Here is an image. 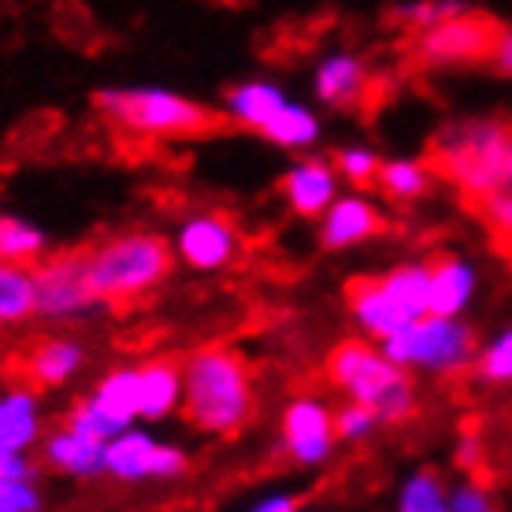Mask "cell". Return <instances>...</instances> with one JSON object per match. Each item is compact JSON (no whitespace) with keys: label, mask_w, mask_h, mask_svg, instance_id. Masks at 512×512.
Returning <instances> with one entry per match:
<instances>
[{"label":"cell","mask_w":512,"mask_h":512,"mask_svg":"<svg viewBox=\"0 0 512 512\" xmlns=\"http://www.w3.org/2000/svg\"><path fill=\"white\" fill-rule=\"evenodd\" d=\"M427 160L468 205L505 186L512 175V123L501 116L449 119L435 130Z\"/></svg>","instance_id":"1"},{"label":"cell","mask_w":512,"mask_h":512,"mask_svg":"<svg viewBox=\"0 0 512 512\" xmlns=\"http://www.w3.org/2000/svg\"><path fill=\"white\" fill-rule=\"evenodd\" d=\"M93 112L108 127L145 141H190L219 130L223 116L197 97L171 86L134 82V86H101L93 93Z\"/></svg>","instance_id":"2"},{"label":"cell","mask_w":512,"mask_h":512,"mask_svg":"<svg viewBox=\"0 0 512 512\" xmlns=\"http://www.w3.org/2000/svg\"><path fill=\"white\" fill-rule=\"evenodd\" d=\"M86 260H90V286L97 301L112 305L116 312H127L134 301L153 294L171 275L175 245L153 231H119L86 245Z\"/></svg>","instance_id":"3"},{"label":"cell","mask_w":512,"mask_h":512,"mask_svg":"<svg viewBox=\"0 0 512 512\" xmlns=\"http://www.w3.org/2000/svg\"><path fill=\"white\" fill-rule=\"evenodd\" d=\"M253 416L249 364L234 349H205L186 368V420L201 431L234 435Z\"/></svg>","instance_id":"4"},{"label":"cell","mask_w":512,"mask_h":512,"mask_svg":"<svg viewBox=\"0 0 512 512\" xmlns=\"http://www.w3.org/2000/svg\"><path fill=\"white\" fill-rule=\"evenodd\" d=\"M327 379L346 386L360 405L383 420H405L412 412V386L386 357L364 342H342L327 357Z\"/></svg>","instance_id":"5"},{"label":"cell","mask_w":512,"mask_h":512,"mask_svg":"<svg viewBox=\"0 0 512 512\" xmlns=\"http://www.w3.org/2000/svg\"><path fill=\"white\" fill-rule=\"evenodd\" d=\"M498 26L501 23H494L490 15L468 8V12L453 15L446 23L423 30V34H412V56H416L423 67L487 64Z\"/></svg>","instance_id":"6"},{"label":"cell","mask_w":512,"mask_h":512,"mask_svg":"<svg viewBox=\"0 0 512 512\" xmlns=\"http://www.w3.org/2000/svg\"><path fill=\"white\" fill-rule=\"evenodd\" d=\"M475 338L468 327L453 323V316H420L401 331L386 334V353L394 360H416L431 368H461L472 357Z\"/></svg>","instance_id":"7"},{"label":"cell","mask_w":512,"mask_h":512,"mask_svg":"<svg viewBox=\"0 0 512 512\" xmlns=\"http://www.w3.org/2000/svg\"><path fill=\"white\" fill-rule=\"evenodd\" d=\"M34 294H38V312H45V316H71V312L93 305L97 294L90 286L86 245L41 256L34 264Z\"/></svg>","instance_id":"8"},{"label":"cell","mask_w":512,"mask_h":512,"mask_svg":"<svg viewBox=\"0 0 512 512\" xmlns=\"http://www.w3.org/2000/svg\"><path fill=\"white\" fill-rule=\"evenodd\" d=\"M175 253L197 271L227 268L234 256L242 253V231L227 212H193L179 223L175 234Z\"/></svg>","instance_id":"9"},{"label":"cell","mask_w":512,"mask_h":512,"mask_svg":"<svg viewBox=\"0 0 512 512\" xmlns=\"http://www.w3.org/2000/svg\"><path fill=\"white\" fill-rule=\"evenodd\" d=\"M312 97L323 108L353 112L372 97V67L357 49H327L312 67Z\"/></svg>","instance_id":"10"},{"label":"cell","mask_w":512,"mask_h":512,"mask_svg":"<svg viewBox=\"0 0 512 512\" xmlns=\"http://www.w3.org/2000/svg\"><path fill=\"white\" fill-rule=\"evenodd\" d=\"M338 171H334V160L327 156H316V153H305L297 156L294 164L282 171V201L290 205L294 216H305V219H320L331 201L338 197Z\"/></svg>","instance_id":"11"},{"label":"cell","mask_w":512,"mask_h":512,"mask_svg":"<svg viewBox=\"0 0 512 512\" xmlns=\"http://www.w3.org/2000/svg\"><path fill=\"white\" fill-rule=\"evenodd\" d=\"M286 104H290V93H286L282 82H275V78H242V82L227 86L223 101H219V116L231 127L264 134L268 123L279 116Z\"/></svg>","instance_id":"12"},{"label":"cell","mask_w":512,"mask_h":512,"mask_svg":"<svg viewBox=\"0 0 512 512\" xmlns=\"http://www.w3.org/2000/svg\"><path fill=\"white\" fill-rule=\"evenodd\" d=\"M386 231V216L364 193H338L331 208L320 216V245L323 249H349Z\"/></svg>","instance_id":"13"},{"label":"cell","mask_w":512,"mask_h":512,"mask_svg":"<svg viewBox=\"0 0 512 512\" xmlns=\"http://www.w3.org/2000/svg\"><path fill=\"white\" fill-rule=\"evenodd\" d=\"M78 364V349L67 346V342H34L30 349H23V353H15L12 360H8V379H12V386L23 394V386H30V390H41V386L49 383H60L64 375L75 372Z\"/></svg>","instance_id":"14"},{"label":"cell","mask_w":512,"mask_h":512,"mask_svg":"<svg viewBox=\"0 0 512 512\" xmlns=\"http://www.w3.org/2000/svg\"><path fill=\"white\" fill-rule=\"evenodd\" d=\"M104 464L123 479H138V475H175L186 468L175 449H160L149 438L127 435L112 449H104Z\"/></svg>","instance_id":"15"},{"label":"cell","mask_w":512,"mask_h":512,"mask_svg":"<svg viewBox=\"0 0 512 512\" xmlns=\"http://www.w3.org/2000/svg\"><path fill=\"white\" fill-rule=\"evenodd\" d=\"M346 297H349V308H353V316H357L368 331L375 334H394L401 331L405 323H412L401 308H397V301L390 294H386V286L379 275H360V279H353L346 286Z\"/></svg>","instance_id":"16"},{"label":"cell","mask_w":512,"mask_h":512,"mask_svg":"<svg viewBox=\"0 0 512 512\" xmlns=\"http://www.w3.org/2000/svg\"><path fill=\"white\" fill-rule=\"evenodd\" d=\"M431 297H427V312L431 316H457L475 286V271L464 264L461 256H435L431 264Z\"/></svg>","instance_id":"17"},{"label":"cell","mask_w":512,"mask_h":512,"mask_svg":"<svg viewBox=\"0 0 512 512\" xmlns=\"http://www.w3.org/2000/svg\"><path fill=\"white\" fill-rule=\"evenodd\" d=\"M435 182H438V175L427 156H394V160H383L375 186H379L390 201H397V205H412V201L427 197Z\"/></svg>","instance_id":"18"},{"label":"cell","mask_w":512,"mask_h":512,"mask_svg":"<svg viewBox=\"0 0 512 512\" xmlns=\"http://www.w3.org/2000/svg\"><path fill=\"white\" fill-rule=\"evenodd\" d=\"M286 442L294 449L297 461H320L331 449V420L320 405L312 401H297L294 409L286 412Z\"/></svg>","instance_id":"19"},{"label":"cell","mask_w":512,"mask_h":512,"mask_svg":"<svg viewBox=\"0 0 512 512\" xmlns=\"http://www.w3.org/2000/svg\"><path fill=\"white\" fill-rule=\"evenodd\" d=\"M38 312V294H34V268L0 260V323L26 320Z\"/></svg>","instance_id":"20"},{"label":"cell","mask_w":512,"mask_h":512,"mask_svg":"<svg viewBox=\"0 0 512 512\" xmlns=\"http://www.w3.org/2000/svg\"><path fill=\"white\" fill-rule=\"evenodd\" d=\"M141 386V412L164 416L179 397V360H153L138 372Z\"/></svg>","instance_id":"21"},{"label":"cell","mask_w":512,"mask_h":512,"mask_svg":"<svg viewBox=\"0 0 512 512\" xmlns=\"http://www.w3.org/2000/svg\"><path fill=\"white\" fill-rule=\"evenodd\" d=\"M468 8H475L472 0H401V4L390 8V19L405 34H423V30L446 23L453 15L468 12Z\"/></svg>","instance_id":"22"},{"label":"cell","mask_w":512,"mask_h":512,"mask_svg":"<svg viewBox=\"0 0 512 512\" xmlns=\"http://www.w3.org/2000/svg\"><path fill=\"white\" fill-rule=\"evenodd\" d=\"M45 256V234L19 216H0V260L34 268Z\"/></svg>","instance_id":"23"},{"label":"cell","mask_w":512,"mask_h":512,"mask_svg":"<svg viewBox=\"0 0 512 512\" xmlns=\"http://www.w3.org/2000/svg\"><path fill=\"white\" fill-rule=\"evenodd\" d=\"M472 208H475V216H479V223L487 227L494 249L512 256V182L498 186V190L487 193V197H479Z\"/></svg>","instance_id":"24"},{"label":"cell","mask_w":512,"mask_h":512,"mask_svg":"<svg viewBox=\"0 0 512 512\" xmlns=\"http://www.w3.org/2000/svg\"><path fill=\"white\" fill-rule=\"evenodd\" d=\"M93 405L108 416V420H116L119 427L141 412V386H138V372H119L112 379H104V386L97 390L93 397Z\"/></svg>","instance_id":"25"},{"label":"cell","mask_w":512,"mask_h":512,"mask_svg":"<svg viewBox=\"0 0 512 512\" xmlns=\"http://www.w3.org/2000/svg\"><path fill=\"white\" fill-rule=\"evenodd\" d=\"M334 160V171H338V179L349 182V186H375L379 182V167H383V156L375 153L372 145H342L338 153L331 156Z\"/></svg>","instance_id":"26"},{"label":"cell","mask_w":512,"mask_h":512,"mask_svg":"<svg viewBox=\"0 0 512 512\" xmlns=\"http://www.w3.org/2000/svg\"><path fill=\"white\" fill-rule=\"evenodd\" d=\"M49 461L64 464L67 472H97L104 464V449H101V442H90V438H82L71 431V435L52 438Z\"/></svg>","instance_id":"27"},{"label":"cell","mask_w":512,"mask_h":512,"mask_svg":"<svg viewBox=\"0 0 512 512\" xmlns=\"http://www.w3.org/2000/svg\"><path fill=\"white\" fill-rule=\"evenodd\" d=\"M34 438V409L30 397L15 394L0 405V449H19Z\"/></svg>","instance_id":"28"},{"label":"cell","mask_w":512,"mask_h":512,"mask_svg":"<svg viewBox=\"0 0 512 512\" xmlns=\"http://www.w3.org/2000/svg\"><path fill=\"white\" fill-rule=\"evenodd\" d=\"M67 427L75 431V435L82 438H90V442H104L108 435H116L119 431V423L116 420H108L93 401H86V405H78L75 412H71V420H67Z\"/></svg>","instance_id":"29"},{"label":"cell","mask_w":512,"mask_h":512,"mask_svg":"<svg viewBox=\"0 0 512 512\" xmlns=\"http://www.w3.org/2000/svg\"><path fill=\"white\" fill-rule=\"evenodd\" d=\"M401 512H449L435 475L427 472L420 479H412L409 490H405V501H401Z\"/></svg>","instance_id":"30"},{"label":"cell","mask_w":512,"mask_h":512,"mask_svg":"<svg viewBox=\"0 0 512 512\" xmlns=\"http://www.w3.org/2000/svg\"><path fill=\"white\" fill-rule=\"evenodd\" d=\"M479 372L487 375V379H494V383L512 379V331L505 334L501 342L490 346V353L483 357V364H479Z\"/></svg>","instance_id":"31"},{"label":"cell","mask_w":512,"mask_h":512,"mask_svg":"<svg viewBox=\"0 0 512 512\" xmlns=\"http://www.w3.org/2000/svg\"><path fill=\"white\" fill-rule=\"evenodd\" d=\"M38 505L19 479H0V512H30Z\"/></svg>","instance_id":"32"},{"label":"cell","mask_w":512,"mask_h":512,"mask_svg":"<svg viewBox=\"0 0 512 512\" xmlns=\"http://www.w3.org/2000/svg\"><path fill=\"white\" fill-rule=\"evenodd\" d=\"M375 420V412L368 409V405H349V409H342L338 412V420H334V431L342 438H349V435H360V431H368V423Z\"/></svg>","instance_id":"33"},{"label":"cell","mask_w":512,"mask_h":512,"mask_svg":"<svg viewBox=\"0 0 512 512\" xmlns=\"http://www.w3.org/2000/svg\"><path fill=\"white\" fill-rule=\"evenodd\" d=\"M498 75L512 78V23L509 26H498V34H494V49H490V60H487Z\"/></svg>","instance_id":"34"},{"label":"cell","mask_w":512,"mask_h":512,"mask_svg":"<svg viewBox=\"0 0 512 512\" xmlns=\"http://www.w3.org/2000/svg\"><path fill=\"white\" fill-rule=\"evenodd\" d=\"M449 512H498V509H494V501L479 487H464L461 494L453 498V509Z\"/></svg>","instance_id":"35"},{"label":"cell","mask_w":512,"mask_h":512,"mask_svg":"<svg viewBox=\"0 0 512 512\" xmlns=\"http://www.w3.org/2000/svg\"><path fill=\"white\" fill-rule=\"evenodd\" d=\"M23 475H26L23 461L15 457L12 449H0V479H23Z\"/></svg>","instance_id":"36"},{"label":"cell","mask_w":512,"mask_h":512,"mask_svg":"<svg viewBox=\"0 0 512 512\" xmlns=\"http://www.w3.org/2000/svg\"><path fill=\"white\" fill-rule=\"evenodd\" d=\"M256 512H294V501H290V498L264 501V509H256Z\"/></svg>","instance_id":"37"}]
</instances>
